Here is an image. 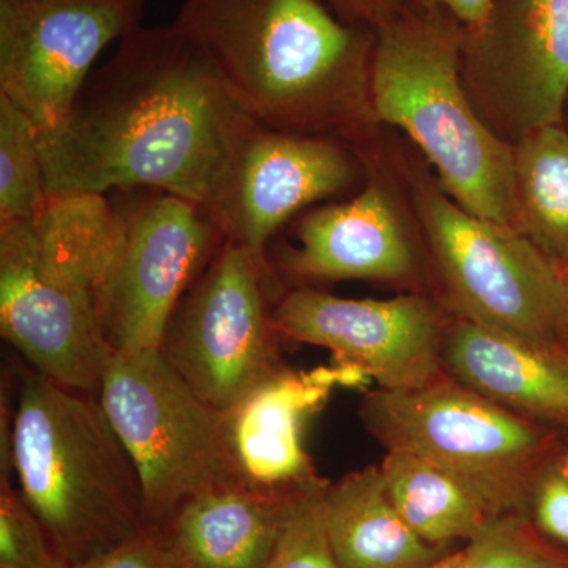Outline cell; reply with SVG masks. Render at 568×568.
<instances>
[{
	"label": "cell",
	"instance_id": "1",
	"mask_svg": "<svg viewBox=\"0 0 568 568\" xmlns=\"http://www.w3.org/2000/svg\"><path fill=\"white\" fill-rule=\"evenodd\" d=\"M252 123L173 24H140L37 138L48 194L159 190L207 212Z\"/></svg>",
	"mask_w": 568,
	"mask_h": 568
},
{
	"label": "cell",
	"instance_id": "2",
	"mask_svg": "<svg viewBox=\"0 0 568 568\" xmlns=\"http://www.w3.org/2000/svg\"><path fill=\"white\" fill-rule=\"evenodd\" d=\"M173 26L257 125L325 136L369 103L375 32L323 0H183Z\"/></svg>",
	"mask_w": 568,
	"mask_h": 568
},
{
	"label": "cell",
	"instance_id": "3",
	"mask_svg": "<svg viewBox=\"0 0 568 568\" xmlns=\"http://www.w3.org/2000/svg\"><path fill=\"white\" fill-rule=\"evenodd\" d=\"M125 237L106 194L50 196L39 215L0 224V332L33 372L99 395L114 353L103 302Z\"/></svg>",
	"mask_w": 568,
	"mask_h": 568
},
{
	"label": "cell",
	"instance_id": "4",
	"mask_svg": "<svg viewBox=\"0 0 568 568\" xmlns=\"http://www.w3.org/2000/svg\"><path fill=\"white\" fill-rule=\"evenodd\" d=\"M465 40V26L448 11L407 7L375 32L368 104L376 119L409 134L459 207L515 227L514 145L469 99Z\"/></svg>",
	"mask_w": 568,
	"mask_h": 568
},
{
	"label": "cell",
	"instance_id": "5",
	"mask_svg": "<svg viewBox=\"0 0 568 568\" xmlns=\"http://www.w3.org/2000/svg\"><path fill=\"white\" fill-rule=\"evenodd\" d=\"M10 463L18 489L70 568L149 528L136 467L99 396L24 373Z\"/></svg>",
	"mask_w": 568,
	"mask_h": 568
},
{
	"label": "cell",
	"instance_id": "6",
	"mask_svg": "<svg viewBox=\"0 0 568 568\" xmlns=\"http://www.w3.org/2000/svg\"><path fill=\"white\" fill-rule=\"evenodd\" d=\"M361 418L387 452L428 459L493 517L526 515L567 443L566 429L497 405L447 375L420 388L369 392Z\"/></svg>",
	"mask_w": 568,
	"mask_h": 568
},
{
	"label": "cell",
	"instance_id": "7",
	"mask_svg": "<svg viewBox=\"0 0 568 568\" xmlns=\"http://www.w3.org/2000/svg\"><path fill=\"white\" fill-rule=\"evenodd\" d=\"M97 396L136 467L148 526L168 528L194 497L246 484L226 414L197 396L162 351L114 354Z\"/></svg>",
	"mask_w": 568,
	"mask_h": 568
},
{
	"label": "cell",
	"instance_id": "8",
	"mask_svg": "<svg viewBox=\"0 0 568 568\" xmlns=\"http://www.w3.org/2000/svg\"><path fill=\"white\" fill-rule=\"evenodd\" d=\"M418 215L457 312L530 342L560 345L562 267L514 226L420 190Z\"/></svg>",
	"mask_w": 568,
	"mask_h": 568
},
{
	"label": "cell",
	"instance_id": "9",
	"mask_svg": "<svg viewBox=\"0 0 568 568\" xmlns=\"http://www.w3.org/2000/svg\"><path fill=\"white\" fill-rule=\"evenodd\" d=\"M271 276L245 248L223 242L168 324L160 351L220 413L283 369L265 302Z\"/></svg>",
	"mask_w": 568,
	"mask_h": 568
},
{
	"label": "cell",
	"instance_id": "10",
	"mask_svg": "<svg viewBox=\"0 0 568 568\" xmlns=\"http://www.w3.org/2000/svg\"><path fill=\"white\" fill-rule=\"evenodd\" d=\"M145 0H0V95L37 138L69 119L104 48L141 24Z\"/></svg>",
	"mask_w": 568,
	"mask_h": 568
},
{
	"label": "cell",
	"instance_id": "11",
	"mask_svg": "<svg viewBox=\"0 0 568 568\" xmlns=\"http://www.w3.org/2000/svg\"><path fill=\"white\" fill-rule=\"evenodd\" d=\"M463 81L503 140L564 123L568 102V0H491L466 29Z\"/></svg>",
	"mask_w": 568,
	"mask_h": 568
},
{
	"label": "cell",
	"instance_id": "12",
	"mask_svg": "<svg viewBox=\"0 0 568 568\" xmlns=\"http://www.w3.org/2000/svg\"><path fill=\"white\" fill-rule=\"evenodd\" d=\"M122 209L125 237L104 295V335L114 354L156 351L223 235L201 205L159 190Z\"/></svg>",
	"mask_w": 568,
	"mask_h": 568
},
{
	"label": "cell",
	"instance_id": "13",
	"mask_svg": "<svg viewBox=\"0 0 568 568\" xmlns=\"http://www.w3.org/2000/svg\"><path fill=\"white\" fill-rule=\"evenodd\" d=\"M276 334L327 347L338 362L361 365L387 390L420 388L446 375L447 321L422 295L375 301L295 290L272 310Z\"/></svg>",
	"mask_w": 568,
	"mask_h": 568
},
{
	"label": "cell",
	"instance_id": "14",
	"mask_svg": "<svg viewBox=\"0 0 568 568\" xmlns=\"http://www.w3.org/2000/svg\"><path fill=\"white\" fill-rule=\"evenodd\" d=\"M354 175L353 159L334 138L252 123L207 213L224 242L272 268L267 245L276 231L306 205L343 192Z\"/></svg>",
	"mask_w": 568,
	"mask_h": 568
},
{
	"label": "cell",
	"instance_id": "15",
	"mask_svg": "<svg viewBox=\"0 0 568 568\" xmlns=\"http://www.w3.org/2000/svg\"><path fill=\"white\" fill-rule=\"evenodd\" d=\"M444 372L497 405L568 429V351L457 312L443 339Z\"/></svg>",
	"mask_w": 568,
	"mask_h": 568
},
{
	"label": "cell",
	"instance_id": "16",
	"mask_svg": "<svg viewBox=\"0 0 568 568\" xmlns=\"http://www.w3.org/2000/svg\"><path fill=\"white\" fill-rule=\"evenodd\" d=\"M295 237L297 246L280 253L278 265L297 278L398 282L416 267L405 227L377 185L349 203L306 213Z\"/></svg>",
	"mask_w": 568,
	"mask_h": 568
},
{
	"label": "cell",
	"instance_id": "17",
	"mask_svg": "<svg viewBox=\"0 0 568 568\" xmlns=\"http://www.w3.org/2000/svg\"><path fill=\"white\" fill-rule=\"evenodd\" d=\"M331 390L312 372L282 369L226 413L231 446L250 487L284 493L315 477L302 428Z\"/></svg>",
	"mask_w": 568,
	"mask_h": 568
},
{
	"label": "cell",
	"instance_id": "18",
	"mask_svg": "<svg viewBox=\"0 0 568 568\" xmlns=\"http://www.w3.org/2000/svg\"><path fill=\"white\" fill-rule=\"evenodd\" d=\"M291 491L246 484L215 489L183 504L166 529L185 566L264 568Z\"/></svg>",
	"mask_w": 568,
	"mask_h": 568
},
{
	"label": "cell",
	"instance_id": "19",
	"mask_svg": "<svg viewBox=\"0 0 568 568\" xmlns=\"http://www.w3.org/2000/svg\"><path fill=\"white\" fill-rule=\"evenodd\" d=\"M325 523L342 568H436L446 556L403 519L379 466L328 484Z\"/></svg>",
	"mask_w": 568,
	"mask_h": 568
},
{
	"label": "cell",
	"instance_id": "20",
	"mask_svg": "<svg viewBox=\"0 0 568 568\" xmlns=\"http://www.w3.org/2000/svg\"><path fill=\"white\" fill-rule=\"evenodd\" d=\"M379 467L396 510L428 544L469 540L493 518L465 485L428 459L388 450Z\"/></svg>",
	"mask_w": 568,
	"mask_h": 568
},
{
	"label": "cell",
	"instance_id": "21",
	"mask_svg": "<svg viewBox=\"0 0 568 568\" xmlns=\"http://www.w3.org/2000/svg\"><path fill=\"white\" fill-rule=\"evenodd\" d=\"M519 233L556 264L568 263V132L534 130L514 144Z\"/></svg>",
	"mask_w": 568,
	"mask_h": 568
},
{
	"label": "cell",
	"instance_id": "22",
	"mask_svg": "<svg viewBox=\"0 0 568 568\" xmlns=\"http://www.w3.org/2000/svg\"><path fill=\"white\" fill-rule=\"evenodd\" d=\"M50 200L32 122L0 95V224L26 222Z\"/></svg>",
	"mask_w": 568,
	"mask_h": 568
},
{
	"label": "cell",
	"instance_id": "23",
	"mask_svg": "<svg viewBox=\"0 0 568 568\" xmlns=\"http://www.w3.org/2000/svg\"><path fill=\"white\" fill-rule=\"evenodd\" d=\"M436 568H568V549L545 536L526 515H499Z\"/></svg>",
	"mask_w": 568,
	"mask_h": 568
},
{
	"label": "cell",
	"instance_id": "24",
	"mask_svg": "<svg viewBox=\"0 0 568 568\" xmlns=\"http://www.w3.org/2000/svg\"><path fill=\"white\" fill-rule=\"evenodd\" d=\"M327 485L315 476L291 491L282 528L264 568H342L325 523Z\"/></svg>",
	"mask_w": 568,
	"mask_h": 568
},
{
	"label": "cell",
	"instance_id": "25",
	"mask_svg": "<svg viewBox=\"0 0 568 568\" xmlns=\"http://www.w3.org/2000/svg\"><path fill=\"white\" fill-rule=\"evenodd\" d=\"M0 568H70L10 480L0 485Z\"/></svg>",
	"mask_w": 568,
	"mask_h": 568
},
{
	"label": "cell",
	"instance_id": "26",
	"mask_svg": "<svg viewBox=\"0 0 568 568\" xmlns=\"http://www.w3.org/2000/svg\"><path fill=\"white\" fill-rule=\"evenodd\" d=\"M71 568H183L166 528L149 526L140 536Z\"/></svg>",
	"mask_w": 568,
	"mask_h": 568
},
{
	"label": "cell",
	"instance_id": "27",
	"mask_svg": "<svg viewBox=\"0 0 568 568\" xmlns=\"http://www.w3.org/2000/svg\"><path fill=\"white\" fill-rule=\"evenodd\" d=\"M532 507L537 528L568 549V476L560 467L559 458L538 481Z\"/></svg>",
	"mask_w": 568,
	"mask_h": 568
},
{
	"label": "cell",
	"instance_id": "28",
	"mask_svg": "<svg viewBox=\"0 0 568 568\" xmlns=\"http://www.w3.org/2000/svg\"><path fill=\"white\" fill-rule=\"evenodd\" d=\"M339 20L376 32L407 10V0H323Z\"/></svg>",
	"mask_w": 568,
	"mask_h": 568
},
{
	"label": "cell",
	"instance_id": "29",
	"mask_svg": "<svg viewBox=\"0 0 568 568\" xmlns=\"http://www.w3.org/2000/svg\"><path fill=\"white\" fill-rule=\"evenodd\" d=\"M491 0H407V7L414 9H443L466 29H474L484 21Z\"/></svg>",
	"mask_w": 568,
	"mask_h": 568
},
{
	"label": "cell",
	"instance_id": "30",
	"mask_svg": "<svg viewBox=\"0 0 568 568\" xmlns=\"http://www.w3.org/2000/svg\"><path fill=\"white\" fill-rule=\"evenodd\" d=\"M335 375L336 384L345 387H365L373 381L365 368L351 362H338V366H335Z\"/></svg>",
	"mask_w": 568,
	"mask_h": 568
},
{
	"label": "cell",
	"instance_id": "31",
	"mask_svg": "<svg viewBox=\"0 0 568 568\" xmlns=\"http://www.w3.org/2000/svg\"><path fill=\"white\" fill-rule=\"evenodd\" d=\"M562 267L564 287H566V301H564L562 323H560L559 343L568 351V263Z\"/></svg>",
	"mask_w": 568,
	"mask_h": 568
},
{
	"label": "cell",
	"instance_id": "32",
	"mask_svg": "<svg viewBox=\"0 0 568 568\" xmlns=\"http://www.w3.org/2000/svg\"><path fill=\"white\" fill-rule=\"evenodd\" d=\"M559 465L562 467L564 473L568 476V446H564L562 452L559 455Z\"/></svg>",
	"mask_w": 568,
	"mask_h": 568
},
{
	"label": "cell",
	"instance_id": "33",
	"mask_svg": "<svg viewBox=\"0 0 568 568\" xmlns=\"http://www.w3.org/2000/svg\"><path fill=\"white\" fill-rule=\"evenodd\" d=\"M183 568H192V567L185 566V564H183Z\"/></svg>",
	"mask_w": 568,
	"mask_h": 568
}]
</instances>
